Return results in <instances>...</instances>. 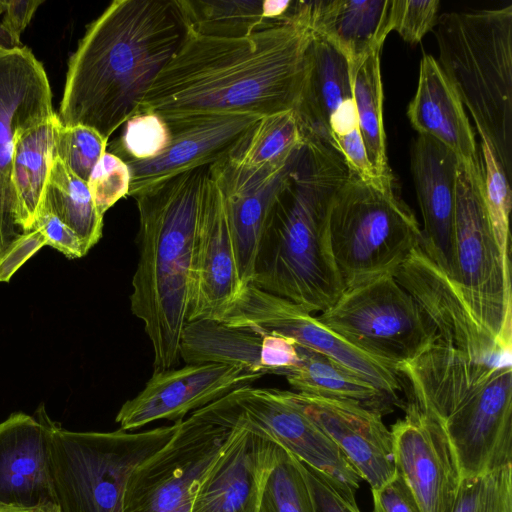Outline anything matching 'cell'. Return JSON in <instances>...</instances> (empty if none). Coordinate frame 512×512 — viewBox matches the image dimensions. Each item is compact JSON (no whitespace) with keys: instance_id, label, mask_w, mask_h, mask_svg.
<instances>
[{"instance_id":"cell-1","label":"cell","mask_w":512,"mask_h":512,"mask_svg":"<svg viewBox=\"0 0 512 512\" xmlns=\"http://www.w3.org/2000/svg\"><path fill=\"white\" fill-rule=\"evenodd\" d=\"M312 30L281 23L242 38L186 33L140 111L164 119L199 114L267 116L294 110L308 67Z\"/></svg>"},{"instance_id":"cell-2","label":"cell","mask_w":512,"mask_h":512,"mask_svg":"<svg viewBox=\"0 0 512 512\" xmlns=\"http://www.w3.org/2000/svg\"><path fill=\"white\" fill-rule=\"evenodd\" d=\"M186 28L175 0H115L91 22L68 62L58 118L109 137L141 104Z\"/></svg>"},{"instance_id":"cell-3","label":"cell","mask_w":512,"mask_h":512,"mask_svg":"<svg viewBox=\"0 0 512 512\" xmlns=\"http://www.w3.org/2000/svg\"><path fill=\"white\" fill-rule=\"evenodd\" d=\"M302 135L267 217L250 284L323 312L345 290L330 247L328 217L350 170L329 144Z\"/></svg>"},{"instance_id":"cell-4","label":"cell","mask_w":512,"mask_h":512,"mask_svg":"<svg viewBox=\"0 0 512 512\" xmlns=\"http://www.w3.org/2000/svg\"><path fill=\"white\" fill-rule=\"evenodd\" d=\"M209 166L184 171L142 191L139 258L131 312L143 322L154 370L175 368L188 323L200 202Z\"/></svg>"},{"instance_id":"cell-5","label":"cell","mask_w":512,"mask_h":512,"mask_svg":"<svg viewBox=\"0 0 512 512\" xmlns=\"http://www.w3.org/2000/svg\"><path fill=\"white\" fill-rule=\"evenodd\" d=\"M409 402L441 422L460 480L512 465V366H492L434 343L398 367Z\"/></svg>"},{"instance_id":"cell-6","label":"cell","mask_w":512,"mask_h":512,"mask_svg":"<svg viewBox=\"0 0 512 512\" xmlns=\"http://www.w3.org/2000/svg\"><path fill=\"white\" fill-rule=\"evenodd\" d=\"M435 32L442 71L512 181V5L442 14Z\"/></svg>"},{"instance_id":"cell-7","label":"cell","mask_w":512,"mask_h":512,"mask_svg":"<svg viewBox=\"0 0 512 512\" xmlns=\"http://www.w3.org/2000/svg\"><path fill=\"white\" fill-rule=\"evenodd\" d=\"M328 233L344 289L394 275L422 242L418 221L393 186L351 172L331 203Z\"/></svg>"},{"instance_id":"cell-8","label":"cell","mask_w":512,"mask_h":512,"mask_svg":"<svg viewBox=\"0 0 512 512\" xmlns=\"http://www.w3.org/2000/svg\"><path fill=\"white\" fill-rule=\"evenodd\" d=\"M180 422L142 432H75L51 420L50 471L59 512H123L129 475L174 436Z\"/></svg>"},{"instance_id":"cell-9","label":"cell","mask_w":512,"mask_h":512,"mask_svg":"<svg viewBox=\"0 0 512 512\" xmlns=\"http://www.w3.org/2000/svg\"><path fill=\"white\" fill-rule=\"evenodd\" d=\"M240 419L234 391L192 412L174 436L129 475L123 512H191L204 477Z\"/></svg>"},{"instance_id":"cell-10","label":"cell","mask_w":512,"mask_h":512,"mask_svg":"<svg viewBox=\"0 0 512 512\" xmlns=\"http://www.w3.org/2000/svg\"><path fill=\"white\" fill-rule=\"evenodd\" d=\"M317 319L353 347L396 370L438 341L430 319L393 275L345 289Z\"/></svg>"},{"instance_id":"cell-11","label":"cell","mask_w":512,"mask_h":512,"mask_svg":"<svg viewBox=\"0 0 512 512\" xmlns=\"http://www.w3.org/2000/svg\"><path fill=\"white\" fill-rule=\"evenodd\" d=\"M454 261L460 295L476 320L511 351V271L498 246L482 194V176L459 161L454 218Z\"/></svg>"},{"instance_id":"cell-12","label":"cell","mask_w":512,"mask_h":512,"mask_svg":"<svg viewBox=\"0 0 512 512\" xmlns=\"http://www.w3.org/2000/svg\"><path fill=\"white\" fill-rule=\"evenodd\" d=\"M220 322L289 337L362 376L397 401V393L405 386L393 366L353 347L303 306L252 284L242 288Z\"/></svg>"},{"instance_id":"cell-13","label":"cell","mask_w":512,"mask_h":512,"mask_svg":"<svg viewBox=\"0 0 512 512\" xmlns=\"http://www.w3.org/2000/svg\"><path fill=\"white\" fill-rule=\"evenodd\" d=\"M55 113L47 74L31 50H0V257L22 236L12 186L17 135Z\"/></svg>"},{"instance_id":"cell-14","label":"cell","mask_w":512,"mask_h":512,"mask_svg":"<svg viewBox=\"0 0 512 512\" xmlns=\"http://www.w3.org/2000/svg\"><path fill=\"white\" fill-rule=\"evenodd\" d=\"M244 419L300 462L324 474L349 502L361 476L341 449L304 413L289 402L282 390L254 388L234 390Z\"/></svg>"},{"instance_id":"cell-15","label":"cell","mask_w":512,"mask_h":512,"mask_svg":"<svg viewBox=\"0 0 512 512\" xmlns=\"http://www.w3.org/2000/svg\"><path fill=\"white\" fill-rule=\"evenodd\" d=\"M263 376L239 366L218 363L154 370L144 388L121 406L115 421L124 431L161 419L180 422L188 413L249 386Z\"/></svg>"},{"instance_id":"cell-16","label":"cell","mask_w":512,"mask_h":512,"mask_svg":"<svg viewBox=\"0 0 512 512\" xmlns=\"http://www.w3.org/2000/svg\"><path fill=\"white\" fill-rule=\"evenodd\" d=\"M393 276L430 319L438 342L474 361L492 366L511 365V351L502 349L476 320L457 285L427 256L422 242Z\"/></svg>"},{"instance_id":"cell-17","label":"cell","mask_w":512,"mask_h":512,"mask_svg":"<svg viewBox=\"0 0 512 512\" xmlns=\"http://www.w3.org/2000/svg\"><path fill=\"white\" fill-rule=\"evenodd\" d=\"M390 429L396 472L412 491L421 512H445L460 483L446 432L433 416L409 402Z\"/></svg>"},{"instance_id":"cell-18","label":"cell","mask_w":512,"mask_h":512,"mask_svg":"<svg viewBox=\"0 0 512 512\" xmlns=\"http://www.w3.org/2000/svg\"><path fill=\"white\" fill-rule=\"evenodd\" d=\"M261 116L253 114H199L165 119L170 141L157 157L125 161L131 172L128 196L179 173L210 166L229 156Z\"/></svg>"},{"instance_id":"cell-19","label":"cell","mask_w":512,"mask_h":512,"mask_svg":"<svg viewBox=\"0 0 512 512\" xmlns=\"http://www.w3.org/2000/svg\"><path fill=\"white\" fill-rule=\"evenodd\" d=\"M242 288L224 197L208 170L199 208L188 322L220 321Z\"/></svg>"},{"instance_id":"cell-20","label":"cell","mask_w":512,"mask_h":512,"mask_svg":"<svg viewBox=\"0 0 512 512\" xmlns=\"http://www.w3.org/2000/svg\"><path fill=\"white\" fill-rule=\"evenodd\" d=\"M282 394L341 449L371 490L395 476L391 432L380 413L295 391Z\"/></svg>"},{"instance_id":"cell-21","label":"cell","mask_w":512,"mask_h":512,"mask_svg":"<svg viewBox=\"0 0 512 512\" xmlns=\"http://www.w3.org/2000/svg\"><path fill=\"white\" fill-rule=\"evenodd\" d=\"M277 450L278 444L250 425L241 412L240 424L204 477L191 512H259Z\"/></svg>"},{"instance_id":"cell-22","label":"cell","mask_w":512,"mask_h":512,"mask_svg":"<svg viewBox=\"0 0 512 512\" xmlns=\"http://www.w3.org/2000/svg\"><path fill=\"white\" fill-rule=\"evenodd\" d=\"M179 354L185 364L233 365L264 376H286L301 361L299 345L289 337L209 319L186 324Z\"/></svg>"},{"instance_id":"cell-23","label":"cell","mask_w":512,"mask_h":512,"mask_svg":"<svg viewBox=\"0 0 512 512\" xmlns=\"http://www.w3.org/2000/svg\"><path fill=\"white\" fill-rule=\"evenodd\" d=\"M293 156L281 167L246 168L227 157L209 166L210 175L224 197L243 287L252 281L265 223L287 178Z\"/></svg>"},{"instance_id":"cell-24","label":"cell","mask_w":512,"mask_h":512,"mask_svg":"<svg viewBox=\"0 0 512 512\" xmlns=\"http://www.w3.org/2000/svg\"><path fill=\"white\" fill-rule=\"evenodd\" d=\"M459 160L437 140L419 135L411 150V172L424 222L422 248L455 283L454 218Z\"/></svg>"},{"instance_id":"cell-25","label":"cell","mask_w":512,"mask_h":512,"mask_svg":"<svg viewBox=\"0 0 512 512\" xmlns=\"http://www.w3.org/2000/svg\"><path fill=\"white\" fill-rule=\"evenodd\" d=\"M50 423L43 404L34 415L0 423V506L56 504L50 471Z\"/></svg>"},{"instance_id":"cell-26","label":"cell","mask_w":512,"mask_h":512,"mask_svg":"<svg viewBox=\"0 0 512 512\" xmlns=\"http://www.w3.org/2000/svg\"><path fill=\"white\" fill-rule=\"evenodd\" d=\"M407 116L419 135L437 140L456 155L467 171L482 175L475 134L462 101L431 55L421 59L418 86Z\"/></svg>"},{"instance_id":"cell-27","label":"cell","mask_w":512,"mask_h":512,"mask_svg":"<svg viewBox=\"0 0 512 512\" xmlns=\"http://www.w3.org/2000/svg\"><path fill=\"white\" fill-rule=\"evenodd\" d=\"M354 109L346 57L325 38L312 32L307 73L294 109L302 133L329 144L331 123Z\"/></svg>"},{"instance_id":"cell-28","label":"cell","mask_w":512,"mask_h":512,"mask_svg":"<svg viewBox=\"0 0 512 512\" xmlns=\"http://www.w3.org/2000/svg\"><path fill=\"white\" fill-rule=\"evenodd\" d=\"M391 0L311 1L309 27L325 38L349 65L382 50L390 30Z\"/></svg>"},{"instance_id":"cell-29","label":"cell","mask_w":512,"mask_h":512,"mask_svg":"<svg viewBox=\"0 0 512 512\" xmlns=\"http://www.w3.org/2000/svg\"><path fill=\"white\" fill-rule=\"evenodd\" d=\"M57 113L18 133L12 164L15 224L21 235L36 229L43 209L57 131Z\"/></svg>"},{"instance_id":"cell-30","label":"cell","mask_w":512,"mask_h":512,"mask_svg":"<svg viewBox=\"0 0 512 512\" xmlns=\"http://www.w3.org/2000/svg\"><path fill=\"white\" fill-rule=\"evenodd\" d=\"M301 361L288 375L295 392L353 403L382 416L398 401L362 376L317 351L299 346Z\"/></svg>"},{"instance_id":"cell-31","label":"cell","mask_w":512,"mask_h":512,"mask_svg":"<svg viewBox=\"0 0 512 512\" xmlns=\"http://www.w3.org/2000/svg\"><path fill=\"white\" fill-rule=\"evenodd\" d=\"M380 53L375 50L349 66L359 132L368 161L379 177L393 182L386 150Z\"/></svg>"},{"instance_id":"cell-32","label":"cell","mask_w":512,"mask_h":512,"mask_svg":"<svg viewBox=\"0 0 512 512\" xmlns=\"http://www.w3.org/2000/svg\"><path fill=\"white\" fill-rule=\"evenodd\" d=\"M186 33L214 38H242L271 21L262 0H175Z\"/></svg>"},{"instance_id":"cell-33","label":"cell","mask_w":512,"mask_h":512,"mask_svg":"<svg viewBox=\"0 0 512 512\" xmlns=\"http://www.w3.org/2000/svg\"><path fill=\"white\" fill-rule=\"evenodd\" d=\"M42 210L68 225L87 253L102 236L104 216L97 210L87 182L76 177L55 153Z\"/></svg>"},{"instance_id":"cell-34","label":"cell","mask_w":512,"mask_h":512,"mask_svg":"<svg viewBox=\"0 0 512 512\" xmlns=\"http://www.w3.org/2000/svg\"><path fill=\"white\" fill-rule=\"evenodd\" d=\"M303 141L294 110L263 116L227 158L246 168L284 166Z\"/></svg>"},{"instance_id":"cell-35","label":"cell","mask_w":512,"mask_h":512,"mask_svg":"<svg viewBox=\"0 0 512 512\" xmlns=\"http://www.w3.org/2000/svg\"><path fill=\"white\" fill-rule=\"evenodd\" d=\"M259 512H315L303 464L280 445L264 481Z\"/></svg>"},{"instance_id":"cell-36","label":"cell","mask_w":512,"mask_h":512,"mask_svg":"<svg viewBox=\"0 0 512 512\" xmlns=\"http://www.w3.org/2000/svg\"><path fill=\"white\" fill-rule=\"evenodd\" d=\"M445 512H512V465L461 479Z\"/></svg>"},{"instance_id":"cell-37","label":"cell","mask_w":512,"mask_h":512,"mask_svg":"<svg viewBox=\"0 0 512 512\" xmlns=\"http://www.w3.org/2000/svg\"><path fill=\"white\" fill-rule=\"evenodd\" d=\"M120 136L110 145L124 161H145L159 156L168 146L170 131L166 120L153 111H139L123 125Z\"/></svg>"},{"instance_id":"cell-38","label":"cell","mask_w":512,"mask_h":512,"mask_svg":"<svg viewBox=\"0 0 512 512\" xmlns=\"http://www.w3.org/2000/svg\"><path fill=\"white\" fill-rule=\"evenodd\" d=\"M480 165L482 194L493 233L504 256H509V217L512 192L510 182L497 162L489 145L481 140Z\"/></svg>"},{"instance_id":"cell-39","label":"cell","mask_w":512,"mask_h":512,"mask_svg":"<svg viewBox=\"0 0 512 512\" xmlns=\"http://www.w3.org/2000/svg\"><path fill=\"white\" fill-rule=\"evenodd\" d=\"M107 146L108 139L91 127L60 124L54 153L76 177L87 182Z\"/></svg>"},{"instance_id":"cell-40","label":"cell","mask_w":512,"mask_h":512,"mask_svg":"<svg viewBox=\"0 0 512 512\" xmlns=\"http://www.w3.org/2000/svg\"><path fill=\"white\" fill-rule=\"evenodd\" d=\"M130 182L128 164L117 155L106 151L87 181L93 202L101 215L104 216L116 202L128 196Z\"/></svg>"},{"instance_id":"cell-41","label":"cell","mask_w":512,"mask_h":512,"mask_svg":"<svg viewBox=\"0 0 512 512\" xmlns=\"http://www.w3.org/2000/svg\"><path fill=\"white\" fill-rule=\"evenodd\" d=\"M438 0H391L390 30L406 42L419 43L436 24Z\"/></svg>"},{"instance_id":"cell-42","label":"cell","mask_w":512,"mask_h":512,"mask_svg":"<svg viewBox=\"0 0 512 512\" xmlns=\"http://www.w3.org/2000/svg\"><path fill=\"white\" fill-rule=\"evenodd\" d=\"M47 239V245L62 253L68 259L81 258L87 254L78 235L54 214L42 210L37 221Z\"/></svg>"},{"instance_id":"cell-43","label":"cell","mask_w":512,"mask_h":512,"mask_svg":"<svg viewBox=\"0 0 512 512\" xmlns=\"http://www.w3.org/2000/svg\"><path fill=\"white\" fill-rule=\"evenodd\" d=\"M302 464L315 512H360L357 504L345 499L324 474L304 463Z\"/></svg>"},{"instance_id":"cell-44","label":"cell","mask_w":512,"mask_h":512,"mask_svg":"<svg viewBox=\"0 0 512 512\" xmlns=\"http://www.w3.org/2000/svg\"><path fill=\"white\" fill-rule=\"evenodd\" d=\"M371 491L372 512H421L412 491L397 472L391 480Z\"/></svg>"},{"instance_id":"cell-45","label":"cell","mask_w":512,"mask_h":512,"mask_svg":"<svg viewBox=\"0 0 512 512\" xmlns=\"http://www.w3.org/2000/svg\"><path fill=\"white\" fill-rule=\"evenodd\" d=\"M46 245L47 239L39 228L19 237L0 257V282H9L14 273Z\"/></svg>"},{"instance_id":"cell-46","label":"cell","mask_w":512,"mask_h":512,"mask_svg":"<svg viewBox=\"0 0 512 512\" xmlns=\"http://www.w3.org/2000/svg\"><path fill=\"white\" fill-rule=\"evenodd\" d=\"M43 0H0V14L3 15L2 23L20 40L21 33L30 23L37 8Z\"/></svg>"},{"instance_id":"cell-47","label":"cell","mask_w":512,"mask_h":512,"mask_svg":"<svg viewBox=\"0 0 512 512\" xmlns=\"http://www.w3.org/2000/svg\"><path fill=\"white\" fill-rule=\"evenodd\" d=\"M24 45L0 21V50H14Z\"/></svg>"},{"instance_id":"cell-48","label":"cell","mask_w":512,"mask_h":512,"mask_svg":"<svg viewBox=\"0 0 512 512\" xmlns=\"http://www.w3.org/2000/svg\"><path fill=\"white\" fill-rule=\"evenodd\" d=\"M0 512H59V509L56 504H48L31 508L0 506Z\"/></svg>"}]
</instances>
